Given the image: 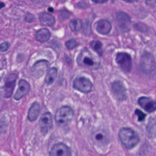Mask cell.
<instances>
[{
  "label": "cell",
  "mask_w": 156,
  "mask_h": 156,
  "mask_svg": "<svg viewBox=\"0 0 156 156\" xmlns=\"http://www.w3.org/2000/svg\"><path fill=\"white\" fill-rule=\"evenodd\" d=\"M77 63L91 69H98L100 65V60L87 49H83L77 58Z\"/></svg>",
  "instance_id": "cell-1"
},
{
  "label": "cell",
  "mask_w": 156,
  "mask_h": 156,
  "mask_svg": "<svg viewBox=\"0 0 156 156\" xmlns=\"http://www.w3.org/2000/svg\"><path fill=\"white\" fill-rule=\"evenodd\" d=\"M119 138L122 144L127 149L134 147L139 142L138 134L132 129L128 127L122 128L119 132Z\"/></svg>",
  "instance_id": "cell-2"
},
{
  "label": "cell",
  "mask_w": 156,
  "mask_h": 156,
  "mask_svg": "<svg viewBox=\"0 0 156 156\" xmlns=\"http://www.w3.org/2000/svg\"><path fill=\"white\" fill-rule=\"evenodd\" d=\"M73 111L69 106L60 107L55 113V121L57 124L60 127L68 125L73 119Z\"/></svg>",
  "instance_id": "cell-3"
},
{
  "label": "cell",
  "mask_w": 156,
  "mask_h": 156,
  "mask_svg": "<svg viewBox=\"0 0 156 156\" xmlns=\"http://www.w3.org/2000/svg\"><path fill=\"white\" fill-rule=\"evenodd\" d=\"M116 62L120 66L121 69L126 72L129 73L132 68V59L127 53L119 52L116 55Z\"/></svg>",
  "instance_id": "cell-4"
},
{
  "label": "cell",
  "mask_w": 156,
  "mask_h": 156,
  "mask_svg": "<svg viewBox=\"0 0 156 156\" xmlns=\"http://www.w3.org/2000/svg\"><path fill=\"white\" fill-rule=\"evenodd\" d=\"M73 87L74 89L80 92L87 93L91 91L93 87V84L89 79L83 77H80L74 79L73 82Z\"/></svg>",
  "instance_id": "cell-5"
},
{
  "label": "cell",
  "mask_w": 156,
  "mask_h": 156,
  "mask_svg": "<svg viewBox=\"0 0 156 156\" xmlns=\"http://www.w3.org/2000/svg\"><path fill=\"white\" fill-rule=\"evenodd\" d=\"M49 156H71V149L63 143L55 144L49 151Z\"/></svg>",
  "instance_id": "cell-6"
},
{
  "label": "cell",
  "mask_w": 156,
  "mask_h": 156,
  "mask_svg": "<svg viewBox=\"0 0 156 156\" xmlns=\"http://www.w3.org/2000/svg\"><path fill=\"white\" fill-rule=\"evenodd\" d=\"M92 140L99 147L104 146L107 144L109 141L108 134L102 129H98L95 130L92 134Z\"/></svg>",
  "instance_id": "cell-7"
},
{
  "label": "cell",
  "mask_w": 156,
  "mask_h": 156,
  "mask_svg": "<svg viewBox=\"0 0 156 156\" xmlns=\"http://www.w3.org/2000/svg\"><path fill=\"white\" fill-rule=\"evenodd\" d=\"M112 90L114 96L118 101H124L126 99V90L121 82L115 81L112 83Z\"/></svg>",
  "instance_id": "cell-8"
},
{
  "label": "cell",
  "mask_w": 156,
  "mask_h": 156,
  "mask_svg": "<svg viewBox=\"0 0 156 156\" xmlns=\"http://www.w3.org/2000/svg\"><path fill=\"white\" fill-rule=\"evenodd\" d=\"M40 127L43 133H46L52 127V118L50 113H43L40 117L39 121Z\"/></svg>",
  "instance_id": "cell-9"
},
{
  "label": "cell",
  "mask_w": 156,
  "mask_h": 156,
  "mask_svg": "<svg viewBox=\"0 0 156 156\" xmlns=\"http://www.w3.org/2000/svg\"><path fill=\"white\" fill-rule=\"evenodd\" d=\"M17 76L14 73L10 74L6 79L4 86V96L9 98L12 96L15 85Z\"/></svg>",
  "instance_id": "cell-10"
},
{
  "label": "cell",
  "mask_w": 156,
  "mask_h": 156,
  "mask_svg": "<svg viewBox=\"0 0 156 156\" xmlns=\"http://www.w3.org/2000/svg\"><path fill=\"white\" fill-rule=\"evenodd\" d=\"M139 105L146 112L152 113L156 111V101H152L147 97H141L138 100Z\"/></svg>",
  "instance_id": "cell-11"
},
{
  "label": "cell",
  "mask_w": 156,
  "mask_h": 156,
  "mask_svg": "<svg viewBox=\"0 0 156 156\" xmlns=\"http://www.w3.org/2000/svg\"><path fill=\"white\" fill-rule=\"evenodd\" d=\"M30 90V85L29 83L23 79H21L18 83V89L15 94V99L18 101L21 99L23 97L27 95Z\"/></svg>",
  "instance_id": "cell-12"
},
{
  "label": "cell",
  "mask_w": 156,
  "mask_h": 156,
  "mask_svg": "<svg viewBox=\"0 0 156 156\" xmlns=\"http://www.w3.org/2000/svg\"><path fill=\"white\" fill-rule=\"evenodd\" d=\"M49 63L46 60H40L35 63L32 67V73L35 77L39 78L41 77L48 69Z\"/></svg>",
  "instance_id": "cell-13"
},
{
  "label": "cell",
  "mask_w": 156,
  "mask_h": 156,
  "mask_svg": "<svg viewBox=\"0 0 156 156\" xmlns=\"http://www.w3.org/2000/svg\"><path fill=\"white\" fill-rule=\"evenodd\" d=\"M116 20L118 26L123 30L128 29L131 20L130 16L126 13L119 12L116 14Z\"/></svg>",
  "instance_id": "cell-14"
},
{
  "label": "cell",
  "mask_w": 156,
  "mask_h": 156,
  "mask_svg": "<svg viewBox=\"0 0 156 156\" xmlns=\"http://www.w3.org/2000/svg\"><path fill=\"white\" fill-rule=\"evenodd\" d=\"M98 32L102 35H107L111 30L112 24L107 20H101L98 21L95 25Z\"/></svg>",
  "instance_id": "cell-15"
},
{
  "label": "cell",
  "mask_w": 156,
  "mask_h": 156,
  "mask_svg": "<svg viewBox=\"0 0 156 156\" xmlns=\"http://www.w3.org/2000/svg\"><path fill=\"white\" fill-rule=\"evenodd\" d=\"M40 106L38 102H34L30 107L28 114L27 119L30 121H34L37 119L40 113Z\"/></svg>",
  "instance_id": "cell-16"
},
{
  "label": "cell",
  "mask_w": 156,
  "mask_h": 156,
  "mask_svg": "<svg viewBox=\"0 0 156 156\" xmlns=\"http://www.w3.org/2000/svg\"><path fill=\"white\" fill-rule=\"evenodd\" d=\"M39 20L41 25L47 26H53L55 21V18L52 15L45 12L39 15Z\"/></svg>",
  "instance_id": "cell-17"
},
{
  "label": "cell",
  "mask_w": 156,
  "mask_h": 156,
  "mask_svg": "<svg viewBox=\"0 0 156 156\" xmlns=\"http://www.w3.org/2000/svg\"><path fill=\"white\" fill-rule=\"evenodd\" d=\"M50 37H51L50 31L46 28H43L40 29L39 30L37 31L35 35L37 40L41 43H44L47 41L49 39Z\"/></svg>",
  "instance_id": "cell-18"
},
{
  "label": "cell",
  "mask_w": 156,
  "mask_h": 156,
  "mask_svg": "<svg viewBox=\"0 0 156 156\" xmlns=\"http://www.w3.org/2000/svg\"><path fill=\"white\" fill-rule=\"evenodd\" d=\"M57 75V69L56 68H50L47 73V74L46 76V78H45V82L47 84L50 85L52 84L55 79H56Z\"/></svg>",
  "instance_id": "cell-19"
},
{
  "label": "cell",
  "mask_w": 156,
  "mask_h": 156,
  "mask_svg": "<svg viewBox=\"0 0 156 156\" xmlns=\"http://www.w3.org/2000/svg\"><path fill=\"white\" fill-rule=\"evenodd\" d=\"M82 26V22L79 19H73L69 22V27L72 31L79 30Z\"/></svg>",
  "instance_id": "cell-20"
},
{
  "label": "cell",
  "mask_w": 156,
  "mask_h": 156,
  "mask_svg": "<svg viewBox=\"0 0 156 156\" xmlns=\"http://www.w3.org/2000/svg\"><path fill=\"white\" fill-rule=\"evenodd\" d=\"M91 47L100 55L103 53V48L102 43L99 41H92L90 43Z\"/></svg>",
  "instance_id": "cell-21"
},
{
  "label": "cell",
  "mask_w": 156,
  "mask_h": 156,
  "mask_svg": "<svg viewBox=\"0 0 156 156\" xmlns=\"http://www.w3.org/2000/svg\"><path fill=\"white\" fill-rule=\"evenodd\" d=\"M78 45V43L74 39L68 40L65 43V46L68 49H73Z\"/></svg>",
  "instance_id": "cell-22"
},
{
  "label": "cell",
  "mask_w": 156,
  "mask_h": 156,
  "mask_svg": "<svg viewBox=\"0 0 156 156\" xmlns=\"http://www.w3.org/2000/svg\"><path fill=\"white\" fill-rule=\"evenodd\" d=\"M135 113L138 116V120L139 121H142L144 119V118L146 117V115L143 112H141V110H140L138 109H136Z\"/></svg>",
  "instance_id": "cell-23"
},
{
  "label": "cell",
  "mask_w": 156,
  "mask_h": 156,
  "mask_svg": "<svg viewBox=\"0 0 156 156\" xmlns=\"http://www.w3.org/2000/svg\"><path fill=\"white\" fill-rule=\"evenodd\" d=\"M10 46V44L8 42H4L0 44V52L6 51Z\"/></svg>",
  "instance_id": "cell-24"
},
{
  "label": "cell",
  "mask_w": 156,
  "mask_h": 156,
  "mask_svg": "<svg viewBox=\"0 0 156 156\" xmlns=\"http://www.w3.org/2000/svg\"><path fill=\"white\" fill-rule=\"evenodd\" d=\"M34 16L31 13H28L27 15H26V17H25V21L28 22V23H31L32 21H33V20H34Z\"/></svg>",
  "instance_id": "cell-25"
},
{
  "label": "cell",
  "mask_w": 156,
  "mask_h": 156,
  "mask_svg": "<svg viewBox=\"0 0 156 156\" xmlns=\"http://www.w3.org/2000/svg\"><path fill=\"white\" fill-rule=\"evenodd\" d=\"M91 1L96 4H102L107 2L108 0H91Z\"/></svg>",
  "instance_id": "cell-26"
},
{
  "label": "cell",
  "mask_w": 156,
  "mask_h": 156,
  "mask_svg": "<svg viewBox=\"0 0 156 156\" xmlns=\"http://www.w3.org/2000/svg\"><path fill=\"white\" fill-rule=\"evenodd\" d=\"M122 1L127 2H136L138 0H122Z\"/></svg>",
  "instance_id": "cell-27"
},
{
  "label": "cell",
  "mask_w": 156,
  "mask_h": 156,
  "mask_svg": "<svg viewBox=\"0 0 156 156\" xmlns=\"http://www.w3.org/2000/svg\"><path fill=\"white\" fill-rule=\"evenodd\" d=\"M4 7H5V4L3 2H0V9L3 8Z\"/></svg>",
  "instance_id": "cell-28"
},
{
  "label": "cell",
  "mask_w": 156,
  "mask_h": 156,
  "mask_svg": "<svg viewBox=\"0 0 156 156\" xmlns=\"http://www.w3.org/2000/svg\"><path fill=\"white\" fill-rule=\"evenodd\" d=\"M48 10L49 11V12H53V9L52 8H51V7H49V8H48Z\"/></svg>",
  "instance_id": "cell-29"
}]
</instances>
